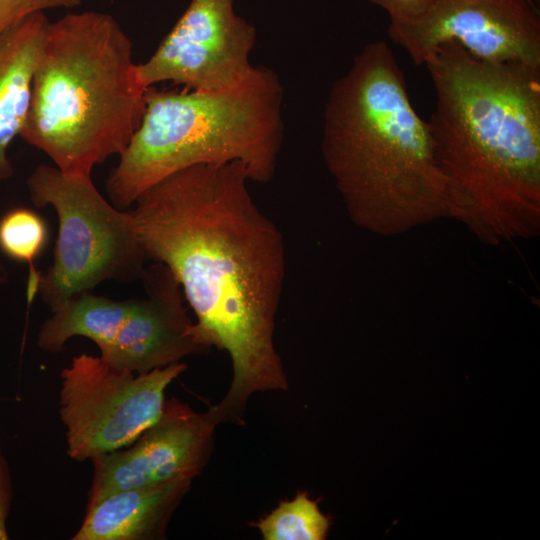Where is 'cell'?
Returning <instances> with one entry per match:
<instances>
[{"label": "cell", "instance_id": "obj_14", "mask_svg": "<svg viewBox=\"0 0 540 540\" xmlns=\"http://www.w3.org/2000/svg\"><path fill=\"white\" fill-rule=\"evenodd\" d=\"M134 300H115L90 292L75 295L53 310L52 316L43 322L37 345L44 352L58 353L69 339L82 336L100 349L116 334Z\"/></svg>", "mask_w": 540, "mask_h": 540}, {"label": "cell", "instance_id": "obj_9", "mask_svg": "<svg viewBox=\"0 0 540 540\" xmlns=\"http://www.w3.org/2000/svg\"><path fill=\"white\" fill-rule=\"evenodd\" d=\"M535 0H434L410 22H390L389 38L421 65L438 45L455 42L492 63L540 68V13Z\"/></svg>", "mask_w": 540, "mask_h": 540}, {"label": "cell", "instance_id": "obj_17", "mask_svg": "<svg viewBox=\"0 0 540 540\" xmlns=\"http://www.w3.org/2000/svg\"><path fill=\"white\" fill-rule=\"evenodd\" d=\"M82 0H0V33L36 12L75 8Z\"/></svg>", "mask_w": 540, "mask_h": 540}, {"label": "cell", "instance_id": "obj_15", "mask_svg": "<svg viewBox=\"0 0 540 540\" xmlns=\"http://www.w3.org/2000/svg\"><path fill=\"white\" fill-rule=\"evenodd\" d=\"M47 241L46 222L29 208H12L0 218V251L11 260L29 265V302L38 292L41 277L33 263L42 253Z\"/></svg>", "mask_w": 540, "mask_h": 540}, {"label": "cell", "instance_id": "obj_5", "mask_svg": "<svg viewBox=\"0 0 540 540\" xmlns=\"http://www.w3.org/2000/svg\"><path fill=\"white\" fill-rule=\"evenodd\" d=\"M282 100L278 75L264 66L227 92L148 87L141 123L105 182L111 204L127 210L160 180L199 164L239 161L250 181L270 182L283 140Z\"/></svg>", "mask_w": 540, "mask_h": 540}, {"label": "cell", "instance_id": "obj_13", "mask_svg": "<svg viewBox=\"0 0 540 540\" xmlns=\"http://www.w3.org/2000/svg\"><path fill=\"white\" fill-rule=\"evenodd\" d=\"M49 19L36 12L0 33V183L14 174L8 149L20 136Z\"/></svg>", "mask_w": 540, "mask_h": 540}, {"label": "cell", "instance_id": "obj_6", "mask_svg": "<svg viewBox=\"0 0 540 540\" xmlns=\"http://www.w3.org/2000/svg\"><path fill=\"white\" fill-rule=\"evenodd\" d=\"M26 184L31 202L51 206L58 218L53 260L37 292L51 311L106 280H142L148 258L131 214L108 202L91 176L40 164Z\"/></svg>", "mask_w": 540, "mask_h": 540}, {"label": "cell", "instance_id": "obj_20", "mask_svg": "<svg viewBox=\"0 0 540 540\" xmlns=\"http://www.w3.org/2000/svg\"><path fill=\"white\" fill-rule=\"evenodd\" d=\"M7 279V272L5 267L0 264V285L3 284Z\"/></svg>", "mask_w": 540, "mask_h": 540}, {"label": "cell", "instance_id": "obj_3", "mask_svg": "<svg viewBox=\"0 0 540 540\" xmlns=\"http://www.w3.org/2000/svg\"><path fill=\"white\" fill-rule=\"evenodd\" d=\"M321 150L352 222L396 236L448 218L447 186L427 121L389 45L368 43L332 86Z\"/></svg>", "mask_w": 540, "mask_h": 540}, {"label": "cell", "instance_id": "obj_7", "mask_svg": "<svg viewBox=\"0 0 540 540\" xmlns=\"http://www.w3.org/2000/svg\"><path fill=\"white\" fill-rule=\"evenodd\" d=\"M183 362L134 373L82 353L60 374L59 415L67 455L78 462L132 444L162 414L165 390Z\"/></svg>", "mask_w": 540, "mask_h": 540}, {"label": "cell", "instance_id": "obj_21", "mask_svg": "<svg viewBox=\"0 0 540 540\" xmlns=\"http://www.w3.org/2000/svg\"><path fill=\"white\" fill-rule=\"evenodd\" d=\"M536 3H539V0H535Z\"/></svg>", "mask_w": 540, "mask_h": 540}, {"label": "cell", "instance_id": "obj_19", "mask_svg": "<svg viewBox=\"0 0 540 540\" xmlns=\"http://www.w3.org/2000/svg\"><path fill=\"white\" fill-rule=\"evenodd\" d=\"M12 500V482L7 462L0 447V540H7L6 520Z\"/></svg>", "mask_w": 540, "mask_h": 540}, {"label": "cell", "instance_id": "obj_8", "mask_svg": "<svg viewBox=\"0 0 540 540\" xmlns=\"http://www.w3.org/2000/svg\"><path fill=\"white\" fill-rule=\"evenodd\" d=\"M256 29L234 8V0H190L154 53L137 64L148 88L170 81L185 90L227 92L243 87L259 72L250 54Z\"/></svg>", "mask_w": 540, "mask_h": 540}, {"label": "cell", "instance_id": "obj_16", "mask_svg": "<svg viewBox=\"0 0 540 540\" xmlns=\"http://www.w3.org/2000/svg\"><path fill=\"white\" fill-rule=\"evenodd\" d=\"M330 524L317 502L306 492H299L294 499L281 502L252 525L258 528L264 540H324Z\"/></svg>", "mask_w": 540, "mask_h": 540}, {"label": "cell", "instance_id": "obj_10", "mask_svg": "<svg viewBox=\"0 0 540 540\" xmlns=\"http://www.w3.org/2000/svg\"><path fill=\"white\" fill-rule=\"evenodd\" d=\"M217 426L209 410L196 412L176 397L165 400L159 419L132 444L91 459L87 507L117 491L193 480L211 457Z\"/></svg>", "mask_w": 540, "mask_h": 540}, {"label": "cell", "instance_id": "obj_1", "mask_svg": "<svg viewBox=\"0 0 540 540\" xmlns=\"http://www.w3.org/2000/svg\"><path fill=\"white\" fill-rule=\"evenodd\" d=\"M249 181L239 161L194 165L145 190L129 210L148 260L167 267L196 316L194 341L230 357V387L209 408L219 424H244L252 394L288 388L274 344L285 248Z\"/></svg>", "mask_w": 540, "mask_h": 540}, {"label": "cell", "instance_id": "obj_2", "mask_svg": "<svg viewBox=\"0 0 540 540\" xmlns=\"http://www.w3.org/2000/svg\"><path fill=\"white\" fill-rule=\"evenodd\" d=\"M436 94L427 121L448 218L498 246L540 233V68L492 63L455 42L424 63Z\"/></svg>", "mask_w": 540, "mask_h": 540}, {"label": "cell", "instance_id": "obj_12", "mask_svg": "<svg viewBox=\"0 0 540 540\" xmlns=\"http://www.w3.org/2000/svg\"><path fill=\"white\" fill-rule=\"evenodd\" d=\"M193 480L129 488L86 508L72 540H161Z\"/></svg>", "mask_w": 540, "mask_h": 540}, {"label": "cell", "instance_id": "obj_11", "mask_svg": "<svg viewBox=\"0 0 540 540\" xmlns=\"http://www.w3.org/2000/svg\"><path fill=\"white\" fill-rule=\"evenodd\" d=\"M143 297L133 307L100 357L110 366L145 373L207 352L190 334L182 289L163 264L153 262L142 278Z\"/></svg>", "mask_w": 540, "mask_h": 540}, {"label": "cell", "instance_id": "obj_18", "mask_svg": "<svg viewBox=\"0 0 540 540\" xmlns=\"http://www.w3.org/2000/svg\"><path fill=\"white\" fill-rule=\"evenodd\" d=\"M384 9L390 22H410L421 17L434 0H366Z\"/></svg>", "mask_w": 540, "mask_h": 540}, {"label": "cell", "instance_id": "obj_4", "mask_svg": "<svg viewBox=\"0 0 540 540\" xmlns=\"http://www.w3.org/2000/svg\"><path fill=\"white\" fill-rule=\"evenodd\" d=\"M146 89L132 42L111 14L67 13L49 23L20 137L62 172L91 176L127 147Z\"/></svg>", "mask_w": 540, "mask_h": 540}]
</instances>
